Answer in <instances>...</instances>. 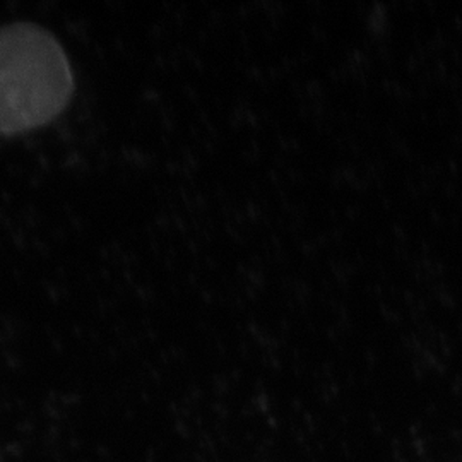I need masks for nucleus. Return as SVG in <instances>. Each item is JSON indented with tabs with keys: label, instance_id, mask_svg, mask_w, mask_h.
Returning a JSON list of instances; mask_svg holds the SVG:
<instances>
[{
	"label": "nucleus",
	"instance_id": "obj_1",
	"mask_svg": "<svg viewBox=\"0 0 462 462\" xmlns=\"http://www.w3.org/2000/svg\"><path fill=\"white\" fill-rule=\"evenodd\" d=\"M74 93L66 51L42 26L0 28V134L14 135L47 125Z\"/></svg>",
	"mask_w": 462,
	"mask_h": 462
}]
</instances>
